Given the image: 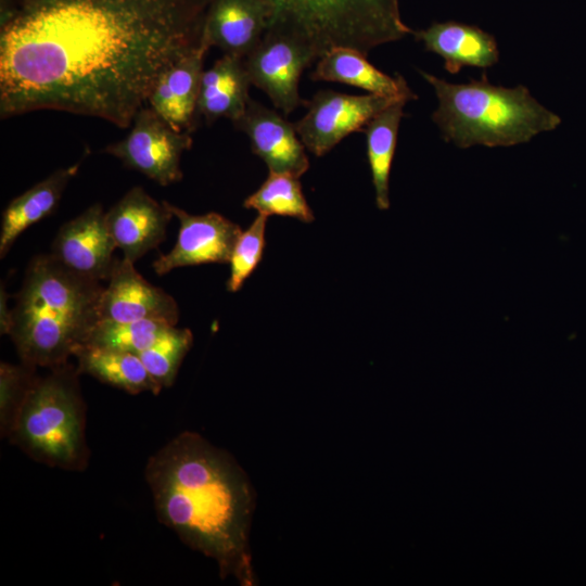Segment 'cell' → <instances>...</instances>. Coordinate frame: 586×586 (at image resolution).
<instances>
[{"instance_id":"cell-1","label":"cell","mask_w":586,"mask_h":586,"mask_svg":"<svg viewBox=\"0 0 586 586\" xmlns=\"http://www.w3.org/2000/svg\"><path fill=\"white\" fill-rule=\"evenodd\" d=\"M212 0H47L1 18L0 116L54 110L130 127L202 43Z\"/></svg>"},{"instance_id":"cell-2","label":"cell","mask_w":586,"mask_h":586,"mask_svg":"<svg viewBox=\"0 0 586 586\" xmlns=\"http://www.w3.org/2000/svg\"><path fill=\"white\" fill-rule=\"evenodd\" d=\"M144 475L160 522L214 559L222 578L255 585L249 544L254 494L228 453L182 432L149 459Z\"/></svg>"},{"instance_id":"cell-3","label":"cell","mask_w":586,"mask_h":586,"mask_svg":"<svg viewBox=\"0 0 586 586\" xmlns=\"http://www.w3.org/2000/svg\"><path fill=\"white\" fill-rule=\"evenodd\" d=\"M104 288L51 254L34 257L12 309L9 334L21 361L53 368L82 347L100 320Z\"/></svg>"},{"instance_id":"cell-4","label":"cell","mask_w":586,"mask_h":586,"mask_svg":"<svg viewBox=\"0 0 586 586\" xmlns=\"http://www.w3.org/2000/svg\"><path fill=\"white\" fill-rule=\"evenodd\" d=\"M432 86L438 105L432 120L442 138L460 149L473 145L512 146L553 130L561 119L542 105L522 85L513 88L480 80L453 84L421 72Z\"/></svg>"},{"instance_id":"cell-5","label":"cell","mask_w":586,"mask_h":586,"mask_svg":"<svg viewBox=\"0 0 586 586\" xmlns=\"http://www.w3.org/2000/svg\"><path fill=\"white\" fill-rule=\"evenodd\" d=\"M268 29L290 37L316 61L331 49L369 52L412 34L402 20L398 0H263Z\"/></svg>"},{"instance_id":"cell-6","label":"cell","mask_w":586,"mask_h":586,"mask_svg":"<svg viewBox=\"0 0 586 586\" xmlns=\"http://www.w3.org/2000/svg\"><path fill=\"white\" fill-rule=\"evenodd\" d=\"M36 377L15 419L9 438L33 459L65 470H84L86 406L78 370L67 362Z\"/></svg>"},{"instance_id":"cell-7","label":"cell","mask_w":586,"mask_h":586,"mask_svg":"<svg viewBox=\"0 0 586 586\" xmlns=\"http://www.w3.org/2000/svg\"><path fill=\"white\" fill-rule=\"evenodd\" d=\"M192 143L189 132L175 130L144 105L136 114L126 137L106 145L104 152L165 187L182 179L181 156Z\"/></svg>"},{"instance_id":"cell-8","label":"cell","mask_w":586,"mask_h":586,"mask_svg":"<svg viewBox=\"0 0 586 586\" xmlns=\"http://www.w3.org/2000/svg\"><path fill=\"white\" fill-rule=\"evenodd\" d=\"M398 100L319 90L305 102L307 112L294 124L295 129L306 150L322 156L352 132L364 131L377 114Z\"/></svg>"},{"instance_id":"cell-9","label":"cell","mask_w":586,"mask_h":586,"mask_svg":"<svg viewBox=\"0 0 586 586\" xmlns=\"http://www.w3.org/2000/svg\"><path fill=\"white\" fill-rule=\"evenodd\" d=\"M243 61L251 84L266 93L283 114L289 115L305 104L298 92L300 78L316 59L302 43L266 31Z\"/></svg>"},{"instance_id":"cell-10","label":"cell","mask_w":586,"mask_h":586,"mask_svg":"<svg viewBox=\"0 0 586 586\" xmlns=\"http://www.w3.org/2000/svg\"><path fill=\"white\" fill-rule=\"evenodd\" d=\"M167 205L179 220V232L173 250L160 255L152 265L158 276L186 266L229 263L242 233L239 225L215 212L191 215L168 202Z\"/></svg>"},{"instance_id":"cell-11","label":"cell","mask_w":586,"mask_h":586,"mask_svg":"<svg viewBox=\"0 0 586 586\" xmlns=\"http://www.w3.org/2000/svg\"><path fill=\"white\" fill-rule=\"evenodd\" d=\"M116 243L101 204H93L58 231L51 255L73 272L95 281L107 280Z\"/></svg>"},{"instance_id":"cell-12","label":"cell","mask_w":586,"mask_h":586,"mask_svg":"<svg viewBox=\"0 0 586 586\" xmlns=\"http://www.w3.org/2000/svg\"><path fill=\"white\" fill-rule=\"evenodd\" d=\"M126 258H115L109 284L100 302V320L133 321L153 319L176 326L177 302L164 290L148 282Z\"/></svg>"},{"instance_id":"cell-13","label":"cell","mask_w":586,"mask_h":586,"mask_svg":"<svg viewBox=\"0 0 586 586\" xmlns=\"http://www.w3.org/2000/svg\"><path fill=\"white\" fill-rule=\"evenodd\" d=\"M233 125L247 136L253 153L269 171L300 178L308 170L306 148L295 125L276 110L250 99L245 113Z\"/></svg>"},{"instance_id":"cell-14","label":"cell","mask_w":586,"mask_h":586,"mask_svg":"<svg viewBox=\"0 0 586 586\" xmlns=\"http://www.w3.org/2000/svg\"><path fill=\"white\" fill-rule=\"evenodd\" d=\"M173 216L166 201L157 202L141 187L131 188L105 213L116 246L132 263L165 240Z\"/></svg>"},{"instance_id":"cell-15","label":"cell","mask_w":586,"mask_h":586,"mask_svg":"<svg viewBox=\"0 0 586 586\" xmlns=\"http://www.w3.org/2000/svg\"><path fill=\"white\" fill-rule=\"evenodd\" d=\"M208 48L201 43L168 67L154 85L146 105L171 128L191 133L195 129L201 78Z\"/></svg>"},{"instance_id":"cell-16","label":"cell","mask_w":586,"mask_h":586,"mask_svg":"<svg viewBox=\"0 0 586 586\" xmlns=\"http://www.w3.org/2000/svg\"><path fill=\"white\" fill-rule=\"evenodd\" d=\"M263 0H212L204 21L202 43L224 54L244 59L268 29Z\"/></svg>"},{"instance_id":"cell-17","label":"cell","mask_w":586,"mask_h":586,"mask_svg":"<svg viewBox=\"0 0 586 586\" xmlns=\"http://www.w3.org/2000/svg\"><path fill=\"white\" fill-rule=\"evenodd\" d=\"M412 34L425 50L444 60L450 74H457L464 66L487 68L499 60L495 37L474 25L447 21Z\"/></svg>"},{"instance_id":"cell-18","label":"cell","mask_w":586,"mask_h":586,"mask_svg":"<svg viewBox=\"0 0 586 586\" xmlns=\"http://www.w3.org/2000/svg\"><path fill=\"white\" fill-rule=\"evenodd\" d=\"M310 79L344 84L368 93L406 101L418 98L402 75L390 76L381 72L367 55L353 48L337 47L324 53L317 60Z\"/></svg>"},{"instance_id":"cell-19","label":"cell","mask_w":586,"mask_h":586,"mask_svg":"<svg viewBox=\"0 0 586 586\" xmlns=\"http://www.w3.org/2000/svg\"><path fill=\"white\" fill-rule=\"evenodd\" d=\"M251 80L243 59L224 54L201 78L198 113L208 124L219 118L240 119L250 101Z\"/></svg>"},{"instance_id":"cell-20","label":"cell","mask_w":586,"mask_h":586,"mask_svg":"<svg viewBox=\"0 0 586 586\" xmlns=\"http://www.w3.org/2000/svg\"><path fill=\"white\" fill-rule=\"evenodd\" d=\"M81 160L60 168L13 199L2 214L0 256L3 258L15 240L30 226L51 215L59 205L71 179L77 174Z\"/></svg>"},{"instance_id":"cell-21","label":"cell","mask_w":586,"mask_h":586,"mask_svg":"<svg viewBox=\"0 0 586 586\" xmlns=\"http://www.w3.org/2000/svg\"><path fill=\"white\" fill-rule=\"evenodd\" d=\"M75 357L79 373H88L130 394L150 392L157 395L163 388L137 354L84 345Z\"/></svg>"},{"instance_id":"cell-22","label":"cell","mask_w":586,"mask_h":586,"mask_svg":"<svg viewBox=\"0 0 586 586\" xmlns=\"http://www.w3.org/2000/svg\"><path fill=\"white\" fill-rule=\"evenodd\" d=\"M408 101L398 100L377 114L365 127L367 157L379 209H388L390 174L397 144L398 129Z\"/></svg>"},{"instance_id":"cell-23","label":"cell","mask_w":586,"mask_h":586,"mask_svg":"<svg viewBox=\"0 0 586 586\" xmlns=\"http://www.w3.org/2000/svg\"><path fill=\"white\" fill-rule=\"evenodd\" d=\"M243 206L267 217L288 216L306 224L315 219L298 178L289 174L269 171L262 186L245 199Z\"/></svg>"},{"instance_id":"cell-24","label":"cell","mask_w":586,"mask_h":586,"mask_svg":"<svg viewBox=\"0 0 586 586\" xmlns=\"http://www.w3.org/2000/svg\"><path fill=\"white\" fill-rule=\"evenodd\" d=\"M170 326L174 324L153 319L125 322L99 320L92 328L85 345L139 355Z\"/></svg>"},{"instance_id":"cell-25","label":"cell","mask_w":586,"mask_h":586,"mask_svg":"<svg viewBox=\"0 0 586 586\" xmlns=\"http://www.w3.org/2000/svg\"><path fill=\"white\" fill-rule=\"evenodd\" d=\"M192 343L193 335L189 329L170 326L139 357L152 378L162 387H168L175 382Z\"/></svg>"},{"instance_id":"cell-26","label":"cell","mask_w":586,"mask_h":586,"mask_svg":"<svg viewBox=\"0 0 586 586\" xmlns=\"http://www.w3.org/2000/svg\"><path fill=\"white\" fill-rule=\"evenodd\" d=\"M267 216L258 214L251 226L238 238L230 257V276L227 290L239 291L263 258L266 245Z\"/></svg>"},{"instance_id":"cell-27","label":"cell","mask_w":586,"mask_h":586,"mask_svg":"<svg viewBox=\"0 0 586 586\" xmlns=\"http://www.w3.org/2000/svg\"><path fill=\"white\" fill-rule=\"evenodd\" d=\"M36 367L22 362L0 366V429L4 436L10 435L18 410L35 380Z\"/></svg>"},{"instance_id":"cell-28","label":"cell","mask_w":586,"mask_h":586,"mask_svg":"<svg viewBox=\"0 0 586 586\" xmlns=\"http://www.w3.org/2000/svg\"><path fill=\"white\" fill-rule=\"evenodd\" d=\"M0 328L2 334H9L11 326L12 310L8 308L7 293L3 291V285L1 286V298H0Z\"/></svg>"},{"instance_id":"cell-29","label":"cell","mask_w":586,"mask_h":586,"mask_svg":"<svg viewBox=\"0 0 586 586\" xmlns=\"http://www.w3.org/2000/svg\"><path fill=\"white\" fill-rule=\"evenodd\" d=\"M20 1H21L20 8H26V7H31V5L41 3L47 0H20Z\"/></svg>"}]
</instances>
